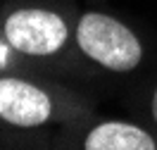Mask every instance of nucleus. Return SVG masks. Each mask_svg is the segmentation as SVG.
<instances>
[{
    "mask_svg": "<svg viewBox=\"0 0 157 150\" xmlns=\"http://www.w3.org/2000/svg\"><path fill=\"white\" fill-rule=\"evenodd\" d=\"M5 69H21V64L12 55V50L5 45V40L0 38V71H5Z\"/></svg>",
    "mask_w": 157,
    "mask_h": 150,
    "instance_id": "nucleus-6",
    "label": "nucleus"
},
{
    "mask_svg": "<svg viewBox=\"0 0 157 150\" xmlns=\"http://www.w3.org/2000/svg\"><path fill=\"white\" fill-rule=\"evenodd\" d=\"M52 143L78 150H157V133L145 121L95 119L88 114L62 126Z\"/></svg>",
    "mask_w": 157,
    "mask_h": 150,
    "instance_id": "nucleus-4",
    "label": "nucleus"
},
{
    "mask_svg": "<svg viewBox=\"0 0 157 150\" xmlns=\"http://www.w3.org/2000/svg\"><path fill=\"white\" fill-rule=\"evenodd\" d=\"M17 143L21 145V140L17 138L14 133H10L7 129H2V126H0V148H7V145H17Z\"/></svg>",
    "mask_w": 157,
    "mask_h": 150,
    "instance_id": "nucleus-7",
    "label": "nucleus"
},
{
    "mask_svg": "<svg viewBox=\"0 0 157 150\" xmlns=\"http://www.w3.org/2000/svg\"><path fill=\"white\" fill-rule=\"evenodd\" d=\"M93 114L78 90L50 74L31 69L0 71V126L21 143H43V133Z\"/></svg>",
    "mask_w": 157,
    "mask_h": 150,
    "instance_id": "nucleus-2",
    "label": "nucleus"
},
{
    "mask_svg": "<svg viewBox=\"0 0 157 150\" xmlns=\"http://www.w3.org/2000/svg\"><path fill=\"white\" fill-rule=\"evenodd\" d=\"M74 24L76 12L59 0H0V38L21 69L52 76L78 64Z\"/></svg>",
    "mask_w": 157,
    "mask_h": 150,
    "instance_id": "nucleus-1",
    "label": "nucleus"
},
{
    "mask_svg": "<svg viewBox=\"0 0 157 150\" xmlns=\"http://www.w3.org/2000/svg\"><path fill=\"white\" fill-rule=\"evenodd\" d=\"M143 117H145V124L157 133V81L147 88L145 93V102H143Z\"/></svg>",
    "mask_w": 157,
    "mask_h": 150,
    "instance_id": "nucleus-5",
    "label": "nucleus"
},
{
    "mask_svg": "<svg viewBox=\"0 0 157 150\" xmlns=\"http://www.w3.org/2000/svg\"><path fill=\"white\" fill-rule=\"evenodd\" d=\"M74 45L83 64L112 76H131L143 69L147 60V45L138 29L105 10L76 14Z\"/></svg>",
    "mask_w": 157,
    "mask_h": 150,
    "instance_id": "nucleus-3",
    "label": "nucleus"
}]
</instances>
